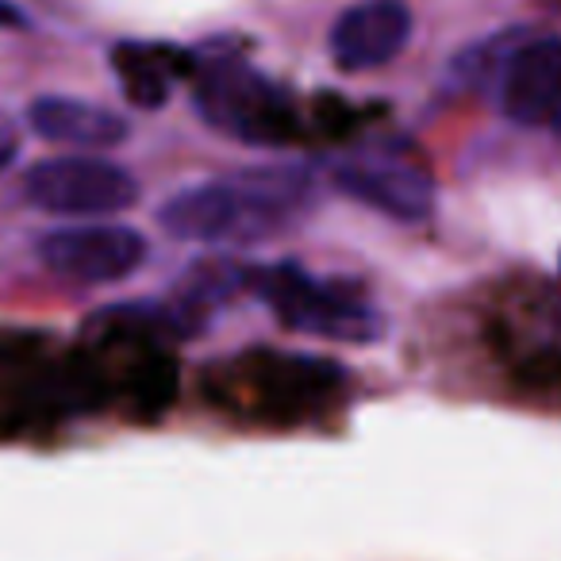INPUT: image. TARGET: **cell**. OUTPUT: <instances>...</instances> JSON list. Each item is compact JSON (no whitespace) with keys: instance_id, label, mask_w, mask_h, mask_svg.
Segmentation results:
<instances>
[{"instance_id":"obj_3","label":"cell","mask_w":561,"mask_h":561,"mask_svg":"<svg viewBox=\"0 0 561 561\" xmlns=\"http://www.w3.org/2000/svg\"><path fill=\"white\" fill-rule=\"evenodd\" d=\"M196 112L204 124L254 147H289L297 139V112L273 81L242 66L239 58H216L196 70Z\"/></svg>"},{"instance_id":"obj_13","label":"cell","mask_w":561,"mask_h":561,"mask_svg":"<svg viewBox=\"0 0 561 561\" xmlns=\"http://www.w3.org/2000/svg\"><path fill=\"white\" fill-rule=\"evenodd\" d=\"M550 124H553V131L561 135V104H558V112H553V119H550Z\"/></svg>"},{"instance_id":"obj_10","label":"cell","mask_w":561,"mask_h":561,"mask_svg":"<svg viewBox=\"0 0 561 561\" xmlns=\"http://www.w3.org/2000/svg\"><path fill=\"white\" fill-rule=\"evenodd\" d=\"M112 66L124 85V96L139 108H162L170 101L178 78L188 73V58L173 47H158V43H119L112 50Z\"/></svg>"},{"instance_id":"obj_6","label":"cell","mask_w":561,"mask_h":561,"mask_svg":"<svg viewBox=\"0 0 561 561\" xmlns=\"http://www.w3.org/2000/svg\"><path fill=\"white\" fill-rule=\"evenodd\" d=\"M331 178L351 201L366 204V208L381 211V216L404 219V224L427 219L435 211V178L420 162L392 154V150L346 154Z\"/></svg>"},{"instance_id":"obj_1","label":"cell","mask_w":561,"mask_h":561,"mask_svg":"<svg viewBox=\"0 0 561 561\" xmlns=\"http://www.w3.org/2000/svg\"><path fill=\"white\" fill-rule=\"evenodd\" d=\"M312 178L293 165L239 170L173 193L158 208V224L173 239L242 247L293 231L312 208Z\"/></svg>"},{"instance_id":"obj_5","label":"cell","mask_w":561,"mask_h":561,"mask_svg":"<svg viewBox=\"0 0 561 561\" xmlns=\"http://www.w3.org/2000/svg\"><path fill=\"white\" fill-rule=\"evenodd\" d=\"M39 257L50 273L73 285H116L147 262V239L124 224L55 227L39 239Z\"/></svg>"},{"instance_id":"obj_4","label":"cell","mask_w":561,"mask_h":561,"mask_svg":"<svg viewBox=\"0 0 561 561\" xmlns=\"http://www.w3.org/2000/svg\"><path fill=\"white\" fill-rule=\"evenodd\" d=\"M27 201L39 211L70 219H101L127 211L139 201V185L124 165L93 154L43 158L24 178Z\"/></svg>"},{"instance_id":"obj_11","label":"cell","mask_w":561,"mask_h":561,"mask_svg":"<svg viewBox=\"0 0 561 561\" xmlns=\"http://www.w3.org/2000/svg\"><path fill=\"white\" fill-rule=\"evenodd\" d=\"M16 150H20V139H16V131H12V124L4 116H0V170L16 158Z\"/></svg>"},{"instance_id":"obj_9","label":"cell","mask_w":561,"mask_h":561,"mask_svg":"<svg viewBox=\"0 0 561 561\" xmlns=\"http://www.w3.org/2000/svg\"><path fill=\"white\" fill-rule=\"evenodd\" d=\"M27 124L39 139L78 150H108L127 139L124 116L78 96H39L27 112Z\"/></svg>"},{"instance_id":"obj_7","label":"cell","mask_w":561,"mask_h":561,"mask_svg":"<svg viewBox=\"0 0 561 561\" xmlns=\"http://www.w3.org/2000/svg\"><path fill=\"white\" fill-rule=\"evenodd\" d=\"M412 35V12L404 0H362L331 27V58L339 70L366 73L392 62Z\"/></svg>"},{"instance_id":"obj_12","label":"cell","mask_w":561,"mask_h":561,"mask_svg":"<svg viewBox=\"0 0 561 561\" xmlns=\"http://www.w3.org/2000/svg\"><path fill=\"white\" fill-rule=\"evenodd\" d=\"M20 24V12L12 9V4H4V0H0V27H16Z\"/></svg>"},{"instance_id":"obj_8","label":"cell","mask_w":561,"mask_h":561,"mask_svg":"<svg viewBox=\"0 0 561 561\" xmlns=\"http://www.w3.org/2000/svg\"><path fill=\"white\" fill-rule=\"evenodd\" d=\"M561 104V39H527L500 70V108L512 124H550Z\"/></svg>"},{"instance_id":"obj_2","label":"cell","mask_w":561,"mask_h":561,"mask_svg":"<svg viewBox=\"0 0 561 561\" xmlns=\"http://www.w3.org/2000/svg\"><path fill=\"white\" fill-rule=\"evenodd\" d=\"M250 289L277 312L285 328L300 335L328 339V343H377L385 335V320L369 308L366 297L343 285H328L300 265L254 270Z\"/></svg>"}]
</instances>
